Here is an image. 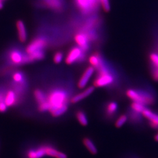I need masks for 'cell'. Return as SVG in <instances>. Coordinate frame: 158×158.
Segmentation results:
<instances>
[{
    "label": "cell",
    "mask_w": 158,
    "mask_h": 158,
    "mask_svg": "<svg viewBox=\"0 0 158 158\" xmlns=\"http://www.w3.org/2000/svg\"><path fill=\"white\" fill-rule=\"evenodd\" d=\"M48 103V111L53 117L63 115L68 109L69 94L66 89L61 87H55L46 93Z\"/></svg>",
    "instance_id": "cell-1"
},
{
    "label": "cell",
    "mask_w": 158,
    "mask_h": 158,
    "mask_svg": "<svg viewBox=\"0 0 158 158\" xmlns=\"http://www.w3.org/2000/svg\"><path fill=\"white\" fill-rule=\"evenodd\" d=\"M98 74L94 81V86L96 87H104L113 85L115 81V76L111 69L104 60L103 57L99 66L96 69Z\"/></svg>",
    "instance_id": "cell-2"
},
{
    "label": "cell",
    "mask_w": 158,
    "mask_h": 158,
    "mask_svg": "<svg viewBox=\"0 0 158 158\" xmlns=\"http://www.w3.org/2000/svg\"><path fill=\"white\" fill-rule=\"evenodd\" d=\"M126 95L132 102H138L145 106L152 105L155 102V97L152 93L145 90L128 89Z\"/></svg>",
    "instance_id": "cell-3"
},
{
    "label": "cell",
    "mask_w": 158,
    "mask_h": 158,
    "mask_svg": "<svg viewBox=\"0 0 158 158\" xmlns=\"http://www.w3.org/2000/svg\"><path fill=\"white\" fill-rule=\"evenodd\" d=\"M74 4L81 14L91 15L94 14L99 8L98 0H73Z\"/></svg>",
    "instance_id": "cell-4"
},
{
    "label": "cell",
    "mask_w": 158,
    "mask_h": 158,
    "mask_svg": "<svg viewBox=\"0 0 158 158\" xmlns=\"http://www.w3.org/2000/svg\"><path fill=\"white\" fill-rule=\"evenodd\" d=\"M85 53L79 46H74L68 52L65 61L68 64H73L75 63L84 62L85 59Z\"/></svg>",
    "instance_id": "cell-5"
},
{
    "label": "cell",
    "mask_w": 158,
    "mask_h": 158,
    "mask_svg": "<svg viewBox=\"0 0 158 158\" xmlns=\"http://www.w3.org/2000/svg\"><path fill=\"white\" fill-rule=\"evenodd\" d=\"M8 60L14 66H21L29 63L28 55L17 49H12L10 52Z\"/></svg>",
    "instance_id": "cell-6"
},
{
    "label": "cell",
    "mask_w": 158,
    "mask_h": 158,
    "mask_svg": "<svg viewBox=\"0 0 158 158\" xmlns=\"http://www.w3.org/2000/svg\"><path fill=\"white\" fill-rule=\"evenodd\" d=\"M34 97L38 105V110L40 113H45L48 111L49 106L47 102L46 93L39 89L35 90Z\"/></svg>",
    "instance_id": "cell-7"
},
{
    "label": "cell",
    "mask_w": 158,
    "mask_h": 158,
    "mask_svg": "<svg viewBox=\"0 0 158 158\" xmlns=\"http://www.w3.org/2000/svg\"><path fill=\"white\" fill-rule=\"evenodd\" d=\"M48 45V40L45 37H38L34 39L29 43L25 49V53L28 55L34 53V52L44 50Z\"/></svg>",
    "instance_id": "cell-8"
},
{
    "label": "cell",
    "mask_w": 158,
    "mask_h": 158,
    "mask_svg": "<svg viewBox=\"0 0 158 158\" xmlns=\"http://www.w3.org/2000/svg\"><path fill=\"white\" fill-rule=\"evenodd\" d=\"M21 97L18 96L13 89L6 91L4 96V102L8 107H11L19 103Z\"/></svg>",
    "instance_id": "cell-9"
},
{
    "label": "cell",
    "mask_w": 158,
    "mask_h": 158,
    "mask_svg": "<svg viewBox=\"0 0 158 158\" xmlns=\"http://www.w3.org/2000/svg\"><path fill=\"white\" fill-rule=\"evenodd\" d=\"M74 40L78 46L85 52H87L90 49V42L83 32L79 31L76 33L74 36Z\"/></svg>",
    "instance_id": "cell-10"
},
{
    "label": "cell",
    "mask_w": 158,
    "mask_h": 158,
    "mask_svg": "<svg viewBox=\"0 0 158 158\" xmlns=\"http://www.w3.org/2000/svg\"><path fill=\"white\" fill-rule=\"evenodd\" d=\"M142 115L143 117L149 121L150 127L154 129L158 128V114L154 113L152 110L146 108L142 113Z\"/></svg>",
    "instance_id": "cell-11"
},
{
    "label": "cell",
    "mask_w": 158,
    "mask_h": 158,
    "mask_svg": "<svg viewBox=\"0 0 158 158\" xmlns=\"http://www.w3.org/2000/svg\"><path fill=\"white\" fill-rule=\"evenodd\" d=\"M95 69L93 66H89L85 70V72L82 74L79 80L77 85L79 89H83L87 85L93 74L94 73Z\"/></svg>",
    "instance_id": "cell-12"
},
{
    "label": "cell",
    "mask_w": 158,
    "mask_h": 158,
    "mask_svg": "<svg viewBox=\"0 0 158 158\" xmlns=\"http://www.w3.org/2000/svg\"><path fill=\"white\" fill-rule=\"evenodd\" d=\"M12 79L14 85L22 87H27V80L26 76L21 71H16L12 75Z\"/></svg>",
    "instance_id": "cell-13"
},
{
    "label": "cell",
    "mask_w": 158,
    "mask_h": 158,
    "mask_svg": "<svg viewBox=\"0 0 158 158\" xmlns=\"http://www.w3.org/2000/svg\"><path fill=\"white\" fill-rule=\"evenodd\" d=\"M46 156L44 145L29 149L26 153L27 158H42Z\"/></svg>",
    "instance_id": "cell-14"
},
{
    "label": "cell",
    "mask_w": 158,
    "mask_h": 158,
    "mask_svg": "<svg viewBox=\"0 0 158 158\" xmlns=\"http://www.w3.org/2000/svg\"><path fill=\"white\" fill-rule=\"evenodd\" d=\"M94 91V86H90V87H87V89H85V90H83V91L80 92L79 94L72 97L71 98L70 102L73 104L77 103L78 102L83 100V99H85L88 96L91 95Z\"/></svg>",
    "instance_id": "cell-15"
},
{
    "label": "cell",
    "mask_w": 158,
    "mask_h": 158,
    "mask_svg": "<svg viewBox=\"0 0 158 158\" xmlns=\"http://www.w3.org/2000/svg\"><path fill=\"white\" fill-rule=\"evenodd\" d=\"M18 39L21 42H25L27 40V31L24 23L21 20L17 21L16 23Z\"/></svg>",
    "instance_id": "cell-16"
},
{
    "label": "cell",
    "mask_w": 158,
    "mask_h": 158,
    "mask_svg": "<svg viewBox=\"0 0 158 158\" xmlns=\"http://www.w3.org/2000/svg\"><path fill=\"white\" fill-rule=\"evenodd\" d=\"M46 155L55 158H67V155L57 150L56 148L49 145H44Z\"/></svg>",
    "instance_id": "cell-17"
},
{
    "label": "cell",
    "mask_w": 158,
    "mask_h": 158,
    "mask_svg": "<svg viewBox=\"0 0 158 158\" xmlns=\"http://www.w3.org/2000/svg\"><path fill=\"white\" fill-rule=\"evenodd\" d=\"M46 6L55 11H61L64 6V0H44Z\"/></svg>",
    "instance_id": "cell-18"
},
{
    "label": "cell",
    "mask_w": 158,
    "mask_h": 158,
    "mask_svg": "<svg viewBox=\"0 0 158 158\" xmlns=\"http://www.w3.org/2000/svg\"><path fill=\"white\" fill-rule=\"evenodd\" d=\"M118 104L115 102H108L105 107V113L108 117H113L118 110Z\"/></svg>",
    "instance_id": "cell-19"
},
{
    "label": "cell",
    "mask_w": 158,
    "mask_h": 158,
    "mask_svg": "<svg viewBox=\"0 0 158 158\" xmlns=\"http://www.w3.org/2000/svg\"><path fill=\"white\" fill-rule=\"evenodd\" d=\"M28 55V54H27ZM29 63L35 61H40L43 60L45 57V53L44 50L34 52V53L28 55Z\"/></svg>",
    "instance_id": "cell-20"
},
{
    "label": "cell",
    "mask_w": 158,
    "mask_h": 158,
    "mask_svg": "<svg viewBox=\"0 0 158 158\" xmlns=\"http://www.w3.org/2000/svg\"><path fill=\"white\" fill-rule=\"evenodd\" d=\"M102 57L98 53H94L89 57V63L91 66L94 69H97L99 66Z\"/></svg>",
    "instance_id": "cell-21"
},
{
    "label": "cell",
    "mask_w": 158,
    "mask_h": 158,
    "mask_svg": "<svg viewBox=\"0 0 158 158\" xmlns=\"http://www.w3.org/2000/svg\"><path fill=\"white\" fill-rule=\"evenodd\" d=\"M83 142L85 147L92 154L95 155L97 153V148L91 139L89 138H85L83 139Z\"/></svg>",
    "instance_id": "cell-22"
},
{
    "label": "cell",
    "mask_w": 158,
    "mask_h": 158,
    "mask_svg": "<svg viewBox=\"0 0 158 158\" xmlns=\"http://www.w3.org/2000/svg\"><path fill=\"white\" fill-rule=\"evenodd\" d=\"M76 117L79 123L83 126H87L89 123V121L85 113L79 110L76 113Z\"/></svg>",
    "instance_id": "cell-23"
},
{
    "label": "cell",
    "mask_w": 158,
    "mask_h": 158,
    "mask_svg": "<svg viewBox=\"0 0 158 158\" xmlns=\"http://www.w3.org/2000/svg\"><path fill=\"white\" fill-rule=\"evenodd\" d=\"M131 108L133 111L137 113L142 114V112L147 108L146 106L138 102H132L131 104Z\"/></svg>",
    "instance_id": "cell-24"
},
{
    "label": "cell",
    "mask_w": 158,
    "mask_h": 158,
    "mask_svg": "<svg viewBox=\"0 0 158 158\" xmlns=\"http://www.w3.org/2000/svg\"><path fill=\"white\" fill-rule=\"evenodd\" d=\"M142 114L137 113L132 110H131L129 113V117H130L131 121L134 123H139L141 121Z\"/></svg>",
    "instance_id": "cell-25"
},
{
    "label": "cell",
    "mask_w": 158,
    "mask_h": 158,
    "mask_svg": "<svg viewBox=\"0 0 158 158\" xmlns=\"http://www.w3.org/2000/svg\"><path fill=\"white\" fill-rule=\"evenodd\" d=\"M5 93L6 91L0 89V113H5L8 108L4 102Z\"/></svg>",
    "instance_id": "cell-26"
},
{
    "label": "cell",
    "mask_w": 158,
    "mask_h": 158,
    "mask_svg": "<svg viewBox=\"0 0 158 158\" xmlns=\"http://www.w3.org/2000/svg\"><path fill=\"white\" fill-rule=\"evenodd\" d=\"M127 119H128V117L127 115L125 114L121 115V116L119 117L117 119L115 124V127L117 128H121L125 124V123L127 121Z\"/></svg>",
    "instance_id": "cell-27"
},
{
    "label": "cell",
    "mask_w": 158,
    "mask_h": 158,
    "mask_svg": "<svg viewBox=\"0 0 158 158\" xmlns=\"http://www.w3.org/2000/svg\"><path fill=\"white\" fill-rule=\"evenodd\" d=\"M100 5L104 11L106 12L110 11V0H98Z\"/></svg>",
    "instance_id": "cell-28"
},
{
    "label": "cell",
    "mask_w": 158,
    "mask_h": 158,
    "mask_svg": "<svg viewBox=\"0 0 158 158\" xmlns=\"http://www.w3.org/2000/svg\"><path fill=\"white\" fill-rule=\"evenodd\" d=\"M149 58L153 66L155 68H158V54L156 53H152L149 56Z\"/></svg>",
    "instance_id": "cell-29"
},
{
    "label": "cell",
    "mask_w": 158,
    "mask_h": 158,
    "mask_svg": "<svg viewBox=\"0 0 158 158\" xmlns=\"http://www.w3.org/2000/svg\"><path fill=\"white\" fill-rule=\"evenodd\" d=\"M63 59V54L62 52H57L56 53H55V54L53 56V62L56 64H59L62 61Z\"/></svg>",
    "instance_id": "cell-30"
},
{
    "label": "cell",
    "mask_w": 158,
    "mask_h": 158,
    "mask_svg": "<svg viewBox=\"0 0 158 158\" xmlns=\"http://www.w3.org/2000/svg\"><path fill=\"white\" fill-rule=\"evenodd\" d=\"M152 76L155 81H158V68L153 67L152 69Z\"/></svg>",
    "instance_id": "cell-31"
},
{
    "label": "cell",
    "mask_w": 158,
    "mask_h": 158,
    "mask_svg": "<svg viewBox=\"0 0 158 158\" xmlns=\"http://www.w3.org/2000/svg\"><path fill=\"white\" fill-rule=\"evenodd\" d=\"M155 139L156 141L158 142V133L155 135Z\"/></svg>",
    "instance_id": "cell-32"
},
{
    "label": "cell",
    "mask_w": 158,
    "mask_h": 158,
    "mask_svg": "<svg viewBox=\"0 0 158 158\" xmlns=\"http://www.w3.org/2000/svg\"><path fill=\"white\" fill-rule=\"evenodd\" d=\"M2 7H3V4H2V2H0V10L2 9Z\"/></svg>",
    "instance_id": "cell-33"
},
{
    "label": "cell",
    "mask_w": 158,
    "mask_h": 158,
    "mask_svg": "<svg viewBox=\"0 0 158 158\" xmlns=\"http://www.w3.org/2000/svg\"><path fill=\"white\" fill-rule=\"evenodd\" d=\"M2 0H0V2H2Z\"/></svg>",
    "instance_id": "cell-34"
}]
</instances>
